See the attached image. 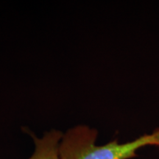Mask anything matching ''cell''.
Here are the masks:
<instances>
[{"instance_id": "7a4b0ae2", "label": "cell", "mask_w": 159, "mask_h": 159, "mask_svg": "<svg viewBox=\"0 0 159 159\" xmlns=\"http://www.w3.org/2000/svg\"><path fill=\"white\" fill-rule=\"evenodd\" d=\"M63 134L52 130L46 133L42 138L33 136L35 142V151L29 159H60L59 146Z\"/></svg>"}, {"instance_id": "6da1fadb", "label": "cell", "mask_w": 159, "mask_h": 159, "mask_svg": "<svg viewBox=\"0 0 159 159\" xmlns=\"http://www.w3.org/2000/svg\"><path fill=\"white\" fill-rule=\"evenodd\" d=\"M97 134L96 129L85 125L69 129L60 143V159H130L138 156L137 151L144 147L159 148V128L152 134L122 144L114 139L105 144L97 145Z\"/></svg>"}]
</instances>
